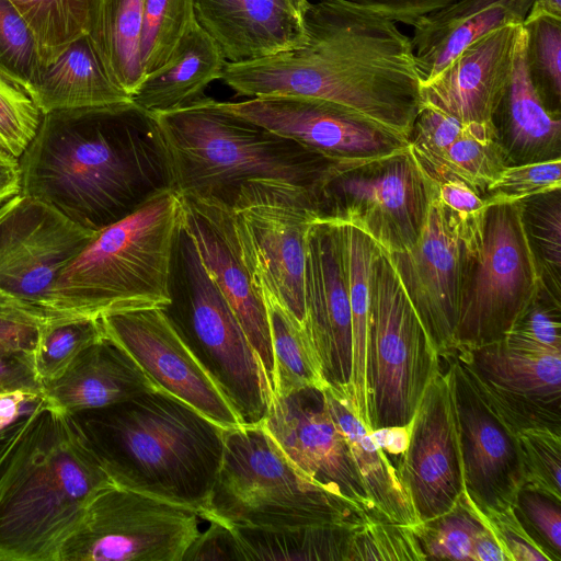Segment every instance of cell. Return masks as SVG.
<instances>
[{"instance_id":"cell-38","label":"cell","mask_w":561,"mask_h":561,"mask_svg":"<svg viewBox=\"0 0 561 561\" xmlns=\"http://www.w3.org/2000/svg\"><path fill=\"white\" fill-rule=\"evenodd\" d=\"M488 527L484 515L465 492L448 512L412 529L425 560L476 561L477 539Z\"/></svg>"},{"instance_id":"cell-41","label":"cell","mask_w":561,"mask_h":561,"mask_svg":"<svg viewBox=\"0 0 561 561\" xmlns=\"http://www.w3.org/2000/svg\"><path fill=\"white\" fill-rule=\"evenodd\" d=\"M560 190L520 201L523 220L536 256L542 286L561 297V196Z\"/></svg>"},{"instance_id":"cell-6","label":"cell","mask_w":561,"mask_h":561,"mask_svg":"<svg viewBox=\"0 0 561 561\" xmlns=\"http://www.w3.org/2000/svg\"><path fill=\"white\" fill-rule=\"evenodd\" d=\"M182 201L162 191L133 213L98 231L60 273L51 294L53 316H102L163 308Z\"/></svg>"},{"instance_id":"cell-25","label":"cell","mask_w":561,"mask_h":561,"mask_svg":"<svg viewBox=\"0 0 561 561\" xmlns=\"http://www.w3.org/2000/svg\"><path fill=\"white\" fill-rule=\"evenodd\" d=\"M199 26L227 62L294 48L305 39L304 8L294 0H194Z\"/></svg>"},{"instance_id":"cell-39","label":"cell","mask_w":561,"mask_h":561,"mask_svg":"<svg viewBox=\"0 0 561 561\" xmlns=\"http://www.w3.org/2000/svg\"><path fill=\"white\" fill-rule=\"evenodd\" d=\"M105 335L100 318L49 316L34 348V367L43 387L58 379L92 343Z\"/></svg>"},{"instance_id":"cell-58","label":"cell","mask_w":561,"mask_h":561,"mask_svg":"<svg viewBox=\"0 0 561 561\" xmlns=\"http://www.w3.org/2000/svg\"><path fill=\"white\" fill-rule=\"evenodd\" d=\"M539 15L561 18V0H534L525 20Z\"/></svg>"},{"instance_id":"cell-2","label":"cell","mask_w":561,"mask_h":561,"mask_svg":"<svg viewBox=\"0 0 561 561\" xmlns=\"http://www.w3.org/2000/svg\"><path fill=\"white\" fill-rule=\"evenodd\" d=\"M19 161L21 194L93 233L173 190L157 123L133 102L44 114Z\"/></svg>"},{"instance_id":"cell-16","label":"cell","mask_w":561,"mask_h":561,"mask_svg":"<svg viewBox=\"0 0 561 561\" xmlns=\"http://www.w3.org/2000/svg\"><path fill=\"white\" fill-rule=\"evenodd\" d=\"M95 233L18 194L0 205V290L47 314L60 273Z\"/></svg>"},{"instance_id":"cell-51","label":"cell","mask_w":561,"mask_h":561,"mask_svg":"<svg viewBox=\"0 0 561 561\" xmlns=\"http://www.w3.org/2000/svg\"><path fill=\"white\" fill-rule=\"evenodd\" d=\"M48 317L45 311L0 290V355L34 350Z\"/></svg>"},{"instance_id":"cell-48","label":"cell","mask_w":561,"mask_h":561,"mask_svg":"<svg viewBox=\"0 0 561 561\" xmlns=\"http://www.w3.org/2000/svg\"><path fill=\"white\" fill-rule=\"evenodd\" d=\"M513 508L527 533L552 561H561V499L523 485Z\"/></svg>"},{"instance_id":"cell-17","label":"cell","mask_w":561,"mask_h":561,"mask_svg":"<svg viewBox=\"0 0 561 561\" xmlns=\"http://www.w3.org/2000/svg\"><path fill=\"white\" fill-rule=\"evenodd\" d=\"M261 425L308 479L359 511L380 516L330 413L324 388L305 387L285 396H272Z\"/></svg>"},{"instance_id":"cell-33","label":"cell","mask_w":561,"mask_h":561,"mask_svg":"<svg viewBox=\"0 0 561 561\" xmlns=\"http://www.w3.org/2000/svg\"><path fill=\"white\" fill-rule=\"evenodd\" d=\"M364 523L233 529L245 561H350L354 535Z\"/></svg>"},{"instance_id":"cell-36","label":"cell","mask_w":561,"mask_h":561,"mask_svg":"<svg viewBox=\"0 0 561 561\" xmlns=\"http://www.w3.org/2000/svg\"><path fill=\"white\" fill-rule=\"evenodd\" d=\"M261 291L268 317L274 358L273 396H285L305 387L327 388L304 324L268 293Z\"/></svg>"},{"instance_id":"cell-55","label":"cell","mask_w":561,"mask_h":561,"mask_svg":"<svg viewBox=\"0 0 561 561\" xmlns=\"http://www.w3.org/2000/svg\"><path fill=\"white\" fill-rule=\"evenodd\" d=\"M377 12L396 23L414 26L422 18L455 0H346Z\"/></svg>"},{"instance_id":"cell-28","label":"cell","mask_w":561,"mask_h":561,"mask_svg":"<svg viewBox=\"0 0 561 561\" xmlns=\"http://www.w3.org/2000/svg\"><path fill=\"white\" fill-rule=\"evenodd\" d=\"M496 117L501 121L503 137L500 140H505L502 146L507 161L522 164L561 158L560 115L545 106L530 80L524 28Z\"/></svg>"},{"instance_id":"cell-22","label":"cell","mask_w":561,"mask_h":561,"mask_svg":"<svg viewBox=\"0 0 561 561\" xmlns=\"http://www.w3.org/2000/svg\"><path fill=\"white\" fill-rule=\"evenodd\" d=\"M398 471L420 523L448 512L466 492L455 410L440 368L412 417Z\"/></svg>"},{"instance_id":"cell-24","label":"cell","mask_w":561,"mask_h":561,"mask_svg":"<svg viewBox=\"0 0 561 561\" xmlns=\"http://www.w3.org/2000/svg\"><path fill=\"white\" fill-rule=\"evenodd\" d=\"M523 28V24H506L471 43L440 73L421 84V104L461 123L494 124Z\"/></svg>"},{"instance_id":"cell-31","label":"cell","mask_w":561,"mask_h":561,"mask_svg":"<svg viewBox=\"0 0 561 561\" xmlns=\"http://www.w3.org/2000/svg\"><path fill=\"white\" fill-rule=\"evenodd\" d=\"M26 93L43 115L131 102V96L110 78L87 35L45 65Z\"/></svg>"},{"instance_id":"cell-8","label":"cell","mask_w":561,"mask_h":561,"mask_svg":"<svg viewBox=\"0 0 561 561\" xmlns=\"http://www.w3.org/2000/svg\"><path fill=\"white\" fill-rule=\"evenodd\" d=\"M169 295V304L161 308L163 313L241 424H261L273 396L268 379L233 310L204 268L182 221L173 245Z\"/></svg>"},{"instance_id":"cell-37","label":"cell","mask_w":561,"mask_h":561,"mask_svg":"<svg viewBox=\"0 0 561 561\" xmlns=\"http://www.w3.org/2000/svg\"><path fill=\"white\" fill-rule=\"evenodd\" d=\"M31 30L43 67L87 34L91 0H10Z\"/></svg>"},{"instance_id":"cell-57","label":"cell","mask_w":561,"mask_h":561,"mask_svg":"<svg viewBox=\"0 0 561 561\" xmlns=\"http://www.w3.org/2000/svg\"><path fill=\"white\" fill-rule=\"evenodd\" d=\"M21 167L19 158L0 149V205L20 194Z\"/></svg>"},{"instance_id":"cell-3","label":"cell","mask_w":561,"mask_h":561,"mask_svg":"<svg viewBox=\"0 0 561 561\" xmlns=\"http://www.w3.org/2000/svg\"><path fill=\"white\" fill-rule=\"evenodd\" d=\"M72 415L115 485L201 517L222 460V427L158 388Z\"/></svg>"},{"instance_id":"cell-46","label":"cell","mask_w":561,"mask_h":561,"mask_svg":"<svg viewBox=\"0 0 561 561\" xmlns=\"http://www.w3.org/2000/svg\"><path fill=\"white\" fill-rule=\"evenodd\" d=\"M524 484L561 499V433L549 428L518 432Z\"/></svg>"},{"instance_id":"cell-42","label":"cell","mask_w":561,"mask_h":561,"mask_svg":"<svg viewBox=\"0 0 561 561\" xmlns=\"http://www.w3.org/2000/svg\"><path fill=\"white\" fill-rule=\"evenodd\" d=\"M530 80L545 106L560 115L561 18L539 15L523 23Z\"/></svg>"},{"instance_id":"cell-12","label":"cell","mask_w":561,"mask_h":561,"mask_svg":"<svg viewBox=\"0 0 561 561\" xmlns=\"http://www.w3.org/2000/svg\"><path fill=\"white\" fill-rule=\"evenodd\" d=\"M232 217L253 283L302 323L307 240L316 221L310 192L280 181L248 183Z\"/></svg>"},{"instance_id":"cell-52","label":"cell","mask_w":561,"mask_h":561,"mask_svg":"<svg viewBox=\"0 0 561 561\" xmlns=\"http://www.w3.org/2000/svg\"><path fill=\"white\" fill-rule=\"evenodd\" d=\"M510 561H552L530 537L512 506L484 515Z\"/></svg>"},{"instance_id":"cell-21","label":"cell","mask_w":561,"mask_h":561,"mask_svg":"<svg viewBox=\"0 0 561 561\" xmlns=\"http://www.w3.org/2000/svg\"><path fill=\"white\" fill-rule=\"evenodd\" d=\"M453 352L517 432L549 428L561 433V353H533L503 339Z\"/></svg>"},{"instance_id":"cell-35","label":"cell","mask_w":561,"mask_h":561,"mask_svg":"<svg viewBox=\"0 0 561 561\" xmlns=\"http://www.w3.org/2000/svg\"><path fill=\"white\" fill-rule=\"evenodd\" d=\"M348 297L352 313V387L356 410L370 427L367 388V356L371 302V270L381 247L354 226L342 225Z\"/></svg>"},{"instance_id":"cell-1","label":"cell","mask_w":561,"mask_h":561,"mask_svg":"<svg viewBox=\"0 0 561 561\" xmlns=\"http://www.w3.org/2000/svg\"><path fill=\"white\" fill-rule=\"evenodd\" d=\"M397 24L346 0H309L300 45L227 62L220 80L238 96L328 101L409 142L421 75L411 39Z\"/></svg>"},{"instance_id":"cell-34","label":"cell","mask_w":561,"mask_h":561,"mask_svg":"<svg viewBox=\"0 0 561 561\" xmlns=\"http://www.w3.org/2000/svg\"><path fill=\"white\" fill-rule=\"evenodd\" d=\"M412 154L437 184L460 181L480 196L507 165L494 124L466 123L459 136L446 147Z\"/></svg>"},{"instance_id":"cell-50","label":"cell","mask_w":561,"mask_h":561,"mask_svg":"<svg viewBox=\"0 0 561 561\" xmlns=\"http://www.w3.org/2000/svg\"><path fill=\"white\" fill-rule=\"evenodd\" d=\"M47 404L48 400L43 392L15 391L0 394V474Z\"/></svg>"},{"instance_id":"cell-59","label":"cell","mask_w":561,"mask_h":561,"mask_svg":"<svg viewBox=\"0 0 561 561\" xmlns=\"http://www.w3.org/2000/svg\"><path fill=\"white\" fill-rule=\"evenodd\" d=\"M294 1L305 5L309 0H294Z\"/></svg>"},{"instance_id":"cell-26","label":"cell","mask_w":561,"mask_h":561,"mask_svg":"<svg viewBox=\"0 0 561 561\" xmlns=\"http://www.w3.org/2000/svg\"><path fill=\"white\" fill-rule=\"evenodd\" d=\"M534 0H455L422 18L410 37L421 84L440 73L466 47L492 30L523 24Z\"/></svg>"},{"instance_id":"cell-9","label":"cell","mask_w":561,"mask_h":561,"mask_svg":"<svg viewBox=\"0 0 561 561\" xmlns=\"http://www.w3.org/2000/svg\"><path fill=\"white\" fill-rule=\"evenodd\" d=\"M437 193L408 145L370 160L331 163L311 196L317 221L354 226L392 253L416 242Z\"/></svg>"},{"instance_id":"cell-15","label":"cell","mask_w":561,"mask_h":561,"mask_svg":"<svg viewBox=\"0 0 561 561\" xmlns=\"http://www.w3.org/2000/svg\"><path fill=\"white\" fill-rule=\"evenodd\" d=\"M440 358L446 362L466 493L483 515L512 506L524 484L518 432L481 392L453 351Z\"/></svg>"},{"instance_id":"cell-47","label":"cell","mask_w":561,"mask_h":561,"mask_svg":"<svg viewBox=\"0 0 561 561\" xmlns=\"http://www.w3.org/2000/svg\"><path fill=\"white\" fill-rule=\"evenodd\" d=\"M561 188V158L506 165L486 187V206L514 203Z\"/></svg>"},{"instance_id":"cell-11","label":"cell","mask_w":561,"mask_h":561,"mask_svg":"<svg viewBox=\"0 0 561 561\" xmlns=\"http://www.w3.org/2000/svg\"><path fill=\"white\" fill-rule=\"evenodd\" d=\"M541 287L520 201L489 206L461 296L455 348L501 340Z\"/></svg>"},{"instance_id":"cell-18","label":"cell","mask_w":561,"mask_h":561,"mask_svg":"<svg viewBox=\"0 0 561 561\" xmlns=\"http://www.w3.org/2000/svg\"><path fill=\"white\" fill-rule=\"evenodd\" d=\"M218 105L320 154L333 163L358 162L409 145L399 136L328 101L297 95H263Z\"/></svg>"},{"instance_id":"cell-32","label":"cell","mask_w":561,"mask_h":561,"mask_svg":"<svg viewBox=\"0 0 561 561\" xmlns=\"http://www.w3.org/2000/svg\"><path fill=\"white\" fill-rule=\"evenodd\" d=\"M144 3L145 0H91L85 34L110 78L130 96L145 77Z\"/></svg>"},{"instance_id":"cell-27","label":"cell","mask_w":561,"mask_h":561,"mask_svg":"<svg viewBox=\"0 0 561 561\" xmlns=\"http://www.w3.org/2000/svg\"><path fill=\"white\" fill-rule=\"evenodd\" d=\"M157 389L134 358L104 335L83 350L68 369L44 386L51 405L68 413L105 408Z\"/></svg>"},{"instance_id":"cell-30","label":"cell","mask_w":561,"mask_h":561,"mask_svg":"<svg viewBox=\"0 0 561 561\" xmlns=\"http://www.w3.org/2000/svg\"><path fill=\"white\" fill-rule=\"evenodd\" d=\"M330 413L344 435L367 494L380 516L408 527L420 524L397 467L357 413L354 397L324 388Z\"/></svg>"},{"instance_id":"cell-29","label":"cell","mask_w":561,"mask_h":561,"mask_svg":"<svg viewBox=\"0 0 561 561\" xmlns=\"http://www.w3.org/2000/svg\"><path fill=\"white\" fill-rule=\"evenodd\" d=\"M226 64L218 44L197 23L171 59L144 77L131 102L148 114L190 105L205 98L213 81L220 80Z\"/></svg>"},{"instance_id":"cell-54","label":"cell","mask_w":561,"mask_h":561,"mask_svg":"<svg viewBox=\"0 0 561 561\" xmlns=\"http://www.w3.org/2000/svg\"><path fill=\"white\" fill-rule=\"evenodd\" d=\"M33 353L34 350H26L0 355V394L15 391L44 393L35 371Z\"/></svg>"},{"instance_id":"cell-60","label":"cell","mask_w":561,"mask_h":561,"mask_svg":"<svg viewBox=\"0 0 561 561\" xmlns=\"http://www.w3.org/2000/svg\"><path fill=\"white\" fill-rule=\"evenodd\" d=\"M0 149H2V150H5V151H7V149H5V148H4V146L1 144V141H0ZM8 152H9V151H8Z\"/></svg>"},{"instance_id":"cell-43","label":"cell","mask_w":561,"mask_h":561,"mask_svg":"<svg viewBox=\"0 0 561 561\" xmlns=\"http://www.w3.org/2000/svg\"><path fill=\"white\" fill-rule=\"evenodd\" d=\"M42 68L26 22L10 0H0V75L27 92Z\"/></svg>"},{"instance_id":"cell-7","label":"cell","mask_w":561,"mask_h":561,"mask_svg":"<svg viewBox=\"0 0 561 561\" xmlns=\"http://www.w3.org/2000/svg\"><path fill=\"white\" fill-rule=\"evenodd\" d=\"M366 514L301 473L261 424L225 430L221 465L201 518L232 528L360 523Z\"/></svg>"},{"instance_id":"cell-20","label":"cell","mask_w":561,"mask_h":561,"mask_svg":"<svg viewBox=\"0 0 561 561\" xmlns=\"http://www.w3.org/2000/svg\"><path fill=\"white\" fill-rule=\"evenodd\" d=\"M302 324L328 387L354 397L352 313L342 225L316 220L309 230Z\"/></svg>"},{"instance_id":"cell-45","label":"cell","mask_w":561,"mask_h":561,"mask_svg":"<svg viewBox=\"0 0 561 561\" xmlns=\"http://www.w3.org/2000/svg\"><path fill=\"white\" fill-rule=\"evenodd\" d=\"M425 560L411 527L369 515L356 530L350 561Z\"/></svg>"},{"instance_id":"cell-23","label":"cell","mask_w":561,"mask_h":561,"mask_svg":"<svg viewBox=\"0 0 561 561\" xmlns=\"http://www.w3.org/2000/svg\"><path fill=\"white\" fill-rule=\"evenodd\" d=\"M180 197L182 225L204 268L238 318L272 389L274 358L266 306L242 260L232 210L214 202Z\"/></svg>"},{"instance_id":"cell-19","label":"cell","mask_w":561,"mask_h":561,"mask_svg":"<svg viewBox=\"0 0 561 561\" xmlns=\"http://www.w3.org/2000/svg\"><path fill=\"white\" fill-rule=\"evenodd\" d=\"M100 319L105 335L134 358L158 389L190 404L224 430L242 425L161 308L110 313Z\"/></svg>"},{"instance_id":"cell-53","label":"cell","mask_w":561,"mask_h":561,"mask_svg":"<svg viewBox=\"0 0 561 561\" xmlns=\"http://www.w3.org/2000/svg\"><path fill=\"white\" fill-rule=\"evenodd\" d=\"M182 561H245L243 549L234 529L210 520L190 545Z\"/></svg>"},{"instance_id":"cell-44","label":"cell","mask_w":561,"mask_h":561,"mask_svg":"<svg viewBox=\"0 0 561 561\" xmlns=\"http://www.w3.org/2000/svg\"><path fill=\"white\" fill-rule=\"evenodd\" d=\"M502 339L533 353H561V297L542 286L535 301Z\"/></svg>"},{"instance_id":"cell-13","label":"cell","mask_w":561,"mask_h":561,"mask_svg":"<svg viewBox=\"0 0 561 561\" xmlns=\"http://www.w3.org/2000/svg\"><path fill=\"white\" fill-rule=\"evenodd\" d=\"M484 213L458 214L436 195L416 242L389 253L439 357L456 346L461 296L481 242Z\"/></svg>"},{"instance_id":"cell-14","label":"cell","mask_w":561,"mask_h":561,"mask_svg":"<svg viewBox=\"0 0 561 561\" xmlns=\"http://www.w3.org/2000/svg\"><path fill=\"white\" fill-rule=\"evenodd\" d=\"M199 518L190 507L113 485L89 504L59 561H182Z\"/></svg>"},{"instance_id":"cell-10","label":"cell","mask_w":561,"mask_h":561,"mask_svg":"<svg viewBox=\"0 0 561 561\" xmlns=\"http://www.w3.org/2000/svg\"><path fill=\"white\" fill-rule=\"evenodd\" d=\"M439 368L440 357L389 253L381 248L371 270L367 356L370 428L410 425L427 385Z\"/></svg>"},{"instance_id":"cell-40","label":"cell","mask_w":561,"mask_h":561,"mask_svg":"<svg viewBox=\"0 0 561 561\" xmlns=\"http://www.w3.org/2000/svg\"><path fill=\"white\" fill-rule=\"evenodd\" d=\"M196 24L194 0H145L141 35L145 76L168 62Z\"/></svg>"},{"instance_id":"cell-4","label":"cell","mask_w":561,"mask_h":561,"mask_svg":"<svg viewBox=\"0 0 561 561\" xmlns=\"http://www.w3.org/2000/svg\"><path fill=\"white\" fill-rule=\"evenodd\" d=\"M113 485L75 416L48 402L0 474V561H59L89 504Z\"/></svg>"},{"instance_id":"cell-56","label":"cell","mask_w":561,"mask_h":561,"mask_svg":"<svg viewBox=\"0 0 561 561\" xmlns=\"http://www.w3.org/2000/svg\"><path fill=\"white\" fill-rule=\"evenodd\" d=\"M437 195L446 206L461 215H474L488 208L484 198L460 181L438 184Z\"/></svg>"},{"instance_id":"cell-5","label":"cell","mask_w":561,"mask_h":561,"mask_svg":"<svg viewBox=\"0 0 561 561\" xmlns=\"http://www.w3.org/2000/svg\"><path fill=\"white\" fill-rule=\"evenodd\" d=\"M150 115L167 149L173 190L231 210L242 187L252 182H287L312 194L333 163L221 108L211 98Z\"/></svg>"},{"instance_id":"cell-49","label":"cell","mask_w":561,"mask_h":561,"mask_svg":"<svg viewBox=\"0 0 561 561\" xmlns=\"http://www.w3.org/2000/svg\"><path fill=\"white\" fill-rule=\"evenodd\" d=\"M43 114L28 94L0 75V141L19 158L34 138Z\"/></svg>"}]
</instances>
